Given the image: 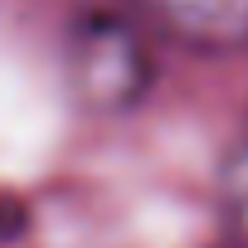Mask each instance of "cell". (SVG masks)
I'll list each match as a JSON object with an SVG mask.
<instances>
[{
    "label": "cell",
    "mask_w": 248,
    "mask_h": 248,
    "mask_svg": "<svg viewBox=\"0 0 248 248\" xmlns=\"http://www.w3.org/2000/svg\"><path fill=\"white\" fill-rule=\"evenodd\" d=\"M68 78L73 93L97 112H122L151 88V63L132 25L93 15L73 30L68 44Z\"/></svg>",
    "instance_id": "obj_1"
},
{
    "label": "cell",
    "mask_w": 248,
    "mask_h": 248,
    "mask_svg": "<svg viewBox=\"0 0 248 248\" xmlns=\"http://www.w3.org/2000/svg\"><path fill=\"white\" fill-rule=\"evenodd\" d=\"M146 30L190 49H243L248 0H132Z\"/></svg>",
    "instance_id": "obj_2"
},
{
    "label": "cell",
    "mask_w": 248,
    "mask_h": 248,
    "mask_svg": "<svg viewBox=\"0 0 248 248\" xmlns=\"http://www.w3.org/2000/svg\"><path fill=\"white\" fill-rule=\"evenodd\" d=\"M238 195L248 200V146H243V161H238Z\"/></svg>",
    "instance_id": "obj_3"
}]
</instances>
